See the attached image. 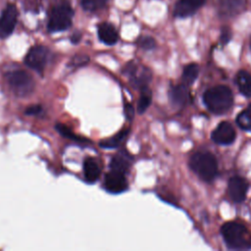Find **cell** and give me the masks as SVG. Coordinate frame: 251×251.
Listing matches in <instances>:
<instances>
[{
    "label": "cell",
    "mask_w": 251,
    "mask_h": 251,
    "mask_svg": "<svg viewBox=\"0 0 251 251\" xmlns=\"http://www.w3.org/2000/svg\"><path fill=\"white\" fill-rule=\"evenodd\" d=\"M203 101L210 112L214 114H224L231 107L233 96L227 86L217 85L205 91Z\"/></svg>",
    "instance_id": "6da1fadb"
},
{
    "label": "cell",
    "mask_w": 251,
    "mask_h": 251,
    "mask_svg": "<svg viewBox=\"0 0 251 251\" xmlns=\"http://www.w3.org/2000/svg\"><path fill=\"white\" fill-rule=\"evenodd\" d=\"M75 11L69 2L55 3L49 10L47 29L49 32H61L71 27Z\"/></svg>",
    "instance_id": "7a4b0ae2"
},
{
    "label": "cell",
    "mask_w": 251,
    "mask_h": 251,
    "mask_svg": "<svg viewBox=\"0 0 251 251\" xmlns=\"http://www.w3.org/2000/svg\"><path fill=\"white\" fill-rule=\"evenodd\" d=\"M191 170L204 181H212L218 174V163L214 155L208 152H198L189 160Z\"/></svg>",
    "instance_id": "3957f363"
},
{
    "label": "cell",
    "mask_w": 251,
    "mask_h": 251,
    "mask_svg": "<svg viewBox=\"0 0 251 251\" xmlns=\"http://www.w3.org/2000/svg\"><path fill=\"white\" fill-rule=\"evenodd\" d=\"M221 233L224 240L230 248L241 249L250 245L248 231L241 224L235 222L226 223L221 228Z\"/></svg>",
    "instance_id": "277c9868"
},
{
    "label": "cell",
    "mask_w": 251,
    "mask_h": 251,
    "mask_svg": "<svg viewBox=\"0 0 251 251\" xmlns=\"http://www.w3.org/2000/svg\"><path fill=\"white\" fill-rule=\"evenodd\" d=\"M9 86L19 96H25L32 92L34 81L31 75L23 70H15L6 75Z\"/></svg>",
    "instance_id": "5b68a950"
},
{
    "label": "cell",
    "mask_w": 251,
    "mask_h": 251,
    "mask_svg": "<svg viewBox=\"0 0 251 251\" xmlns=\"http://www.w3.org/2000/svg\"><path fill=\"white\" fill-rule=\"evenodd\" d=\"M50 51L43 45H34L26 53L25 64L31 70L42 74L49 59Z\"/></svg>",
    "instance_id": "8992f818"
},
{
    "label": "cell",
    "mask_w": 251,
    "mask_h": 251,
    "mask_svg": "<svg viewBox=\"0 0 251 251\" xmlns=\"http://www.w3.org/2000/svg\"><path fill=\"white\" fill-rule=\"evenodd\" d=\"M18 8L14 3H8L0 16V38L10 36L17 25Z\"/></svg>",
    "instance_id": "52a82bcc"
},
{
    "label": "cell",
    "mask_w": 251,
    "mask_h": 251,
    "mask_svg": "<svg viewBox=\"0 0 251 251\" xmlns=\"http://www.w3.org/2000/svg\"><path fill=\"white\" fill-rule=\"evenodd\" d=\"M128 183L126 180V174L110 169L109 173L104 177V187L110 193H121L127 189Z\"/></svg>",
    "instance_id": "ba28073f"
},
{
    "label": "cell",
    "mask_w": 251,
    "mask_h": 251,
    "mask_svg": "<svg viewBox=\"0 0 251 251\" xmlns=\"http://www.w3.org/2000/svg\"><path fill=\"white\" fill-rule=\"evenodd\" d=\"M236 137L233 126L227 122H222L212 132V139L214 142L222 145L231 144Z\"/></svg>",
    "instance_id": "9c48e42d"
},
{
    "label": "cell",
    "mask_w": 251,
    "mask_h": 251,
    "mask_svg": "<svg viewBox=\"0 0 251 251\" xmlns=\"http://www.w3.org/2000/svg\"><path fill=\"white\" fill-rule=\"evenodd\" d=\"M228 194L230 198L237 203L242 202L248 190V183L247 181L240 177V176H232L228 181Z\"/></svg>",
    "instance_id": "30bf717a"
},
{
    "label": "cell",
    "mask_w": 251,
    "mask_h": 251,
    "mask_svg": "<svg viewBox=\"0 0 251 251\" xmlns=\"http://www.w3.org/2000/svg\"><path fill=\"white\" fill-rule=\"evenodd\" d=\"M246 0H219V13L226 18L237 16L244 11Z\"/></svg>",
    "instance_id": "8fae6325"
},
{
    "label": "cell",
    "mask_w": 251,
    "mask_h": 251,
    "mask_svg": "<svg viewBox=\"0 0 251 251\" xmlns=\"http://www.w3.org/2000/svg\"><path fill=\"white\" fill-rule=\"evenodd\" d=\"M97 35L99 40L106 45H114L119 39L116 27L108 22L100 23L97 25Z\"/></svg>",
    "instance_id": "7c38bea8"
},
{
    "label": "cell",
    "mask_w": 251,
    "mask_h": 251,
    "mask_svg": "<svg viewBox=\"0 0 251 251\" xmlns=\"http://www.w3.org/2000/svg\"><path fill=\"white\" fill-rule=\"evenodd\" d=\"M84 178L89 183H94L101 175V168L98 161L93 157H86L83 161Z\"/></svg>",
    "instance_id": "4fadbf2b"
},
{
    "label": "cell",
    "mask_w": 251,
    "mask_h": 251,
    "mask_svg": "<svg viewBox=\"0 0 251 251\" xmlns=\"http://www.w3.org/2000/svg\"><path fill=\"white\" fill-rule=\"evenodd\" d=\"M170 100L171 102L177 106V107H182L184 106L189 98V91L186 85L184 84H178L171 88L170 90Z\"/></svg>",
    "instance_id": "5bb4252c"
},
{
    "label": "cell",
    "mask_w": 251,
    "mask_h": 251,
    "mask_svg": "<svg viewBox=\"0 0 251 251\" xmlns=\"http://www.w3.org/2000/svg\"><path fill=\"white\" fill-rule=\"evenodd\" d=\"M130 167V157L126 151L117 153L110 162V169L127 174Z\"/></svg>",
    "instance_id": "9a60e30c"
},
{
    "label": "cell",
    "mask_w": 251,
    "mask_h": 251,
    "mask_svg": "<svg viewBox=\"0 0 251 251\" xmlns=\"http://www.w3.org/2000/svg\"><path fill=\"white\" fill-rule=\"evenodd\" d=\"M235 81L241 94L246 97H251V75L241 70L236 74Z\"/></svg>",
    "instance_id": "2e32d148"
},
{
    "label": "cell",
    "mask_w": 251,
    "mask_h": 251,
    "mask_svg": "<svg viewBox=\"0 0 251 251\" xmlns=\"http://www.w3.org/2000/svg\"><path fill=\"white\" fill-rule=\"evenodd\" d=\"M128 133H129V129L128 128H123L122 130H120L114 136L102 140L100 142V146L102 148H105V149L116 148V147L120 146L123 143V141L126 139V137L127 136Z\"/></svg>",
    "instance_id": "e0dca14e"
},
{
    "label": "cell",
    "mask_w": 251,
    "mask_h": 251,
    "mask_svg": "<svg viewBox=\"0 0 251 251\" xmlns=\"http://www.w3.org/2000/svg\"><path fill=\"white\" fill-rule=\"evenodd\" d=\"M196 8L190 5L189 3L183 1V0H178L174 8V15L175 17L177 18H186L191 15H193L196 12Z\"/></svg>",
    "instance_id": "ac0fdd59"
},
{
    "label": "cell",
    "mask_w": 251,
    "mask_h": 251,
    "mask_svg": "<svg viewBox=\"0 0 251 251\" xmlns=\"http://www.w3.org/2000/svg\"><path fill=\"white\" fill-rule=\"evenodd\" d=\"M151 101H152V94L150 89H148V87L146 86L141 89V95L137 103V112L139 114L144 113L147 110V108L150 106Z\"/></svg>",
    "instance_id": "d6986e66"
},
{
    "label": "cell",
    "mask_w": 251,
    "mask_h": 251,
    "mask_svg": "<svg viewBox=\"0 0 251 251\" xmlns=\"http://www.w3.org/2000/svg\"><path fill=\"white\" fill-rule=\"evenodd\" d=\"M57 131L63 135L64 137L68 138V139H72V140H75L76 142H89L88 139L86 138H83V137H80V136H77L69 126H67L66 125H63V124H56L55 126Z\"/></svg>",
    "instance_id": "ffe728a7"
},
{
    "label": "cell",
    "mask_w": 251,
    "mask_h": 251,
    "mask_svg": "<svg viewBox=\"0 0 251 251\" xmlns=\"http://www.w3.org/2000/svg\"><path fill=\"white\" fill-rule=\"evenodd\" d=\"M236 123L242 129H251V104L237 116Z\"/></svg>",
    "instance_id": "44dd1931"
},
{
    "label": "cell",
    "mask_w": 251,
    "mask_h": 251,
    "mask_svg": "<svg viewBox=\"0 0 251 251\" xmlns=\"http://www.w3.org/2000/svg\"><path fill=\"white\" fill-rule=\"evenodd\" d=\"M109 0H80L81 8L86 12H95L106 6Z\"/></svg>",
    "instance_id": "7402d4cb"
},
{
    "label": "cell",
    "mask_w": 251,
    "mask_h": 251,
    "mask_svg": "<svg viewBox=\"0 0 251 251\" xmlns=\"http://www.w3.org/2000/svg\"><path fill=\"white\" fill-rule=\"evenodd\" d=\"M198 73H199V70H198V66L196 64H189V65L185 66L183 69V73H182L183 80L187 84L194 82L198 76Z\"/></svg>",
    "instance_id": "603a6c76"
},
{
    "label": "cell",
    "mask_w": 251,
    "mask_h": 251,
    "mask_svg": "<svg viewBox=\"0 0 251 251\" xmlns=\"http://www.w3.org/2000/svg\"><path fill=\"white\" fill-rule=\"evenodd\" d=\"M137 45L138 47H140L143 50H152L155 48L156 46V41L153 37L149 36V35H145V36H140L137 39Z\"/></svg>",
    "instance_id": "cb8c5ba5"
},
{
    "label": "cell",
    "mask_w": 251,
    "mask_h": 251,
    "mask_svg": "<svg viewBox=\"0 0 251 251\" xmlns=\"http://www.w3.org/2000/svg\"><path fill=\"white\" fill-rule=\"evenodd\" d=\"M230 38H231V31H230V29L227 26L223 27L222 31H221V37H220L221 43L223 45H226V43L229 42Z\"/></svg>",
    "instance_id": "d4e9b609"
},
{
    "label": "cell",
    "mask_w": 251,
    "mask_h": 251,
    "mask_svg": "<svg viewBox=\"0 0 251 251\" xmlns=\"http://www.w3.org/2000/svg\"><path fill=\"white\" fill-rule=\"evenodd\" d=\"M88 57H86V56H84V55H82V56H78V55H76V56H75L73 59H72V61H71V65H73L74 67H76V66H81V65H84V64H86L87 62H88Z\"/></svg>",
    "instance_id": "484cf974"
},
{
    "label": "cell",
    "mask_w": 251,
    "mask_h": 251,
    "mask_svg": "<svg viewBox=\"0 0 251 251\" xmlns=\"http://www.w3.org/2000/svg\"><path fill=\"white\" fill-rule=\"evenodd\" d=\"M42 112V107L40 105H31L25 109V114L29 116H35Z\"/></svg>",
    "instance_id": "4316f807"
},
{
    "label": "cell",
    "mask_w": 251,
    "mask_h": 251,
    "mask_svg": "<svg viewBox=\"0 0 251 251\" xmlns=\"http://www.w3.org/2000/svg\"><path fill=\"white\" fill-rule=\"evenodd\" d=\"M124 110H125V115L126 117V119L128 121H131L133 116H134V110H133V107L128 104V103H126L125 104V107H124Z\"/></svg>",
    "instance_id": "83f0119b"
},
{
    "label": "cell",
    "mask_w": 251,
    "mask_h": 251,
    "mask_svg": "<svg viewBox=\"0 0 251 251\" xmlns=\"http://www.w3.org/2000/svg\"><path fill=\"white\" fill-rule=\"evenodd\" d=\"M183 1L189 3L190 5H192V6L195 7L196 9H198L199 7H201V6L205 3L206 0H183Z\"/></svg>",
    "instance_id": "f1b7e54d"
},
{
    "label": "cell",
    "mask_w": 251,
    "mask_h": 251,
    "mask_svg": "<svg viewBox=\"0 0 251 251\" xmlns=\"http://www.w3.org/2000/svg\"><path fill=\"white\" fill-rule=\"evenodd\" d=\"M80 39H81V34H80L79 32H75V33L72 35V37H71V41H72V43H74V44H76L77 42H79Z\"/></svg>",
    "instance_id": "f546056e"
},
{
    "label": "cell",
    "mask_w": 251,
    "mask_h": 251,
    "mask_svg": "<svg viewBox=\"0 0 251 251\" xmlns=\"http://www.w3.org/2000/svg\"><path fill=\"white\" fill-rule=\"evenodd\" d=\"M56 3H60V2H67V0H56Z\"/></svg>",
    "instance_id": "4dcf8cb0"
},
{
    "label": "cell",
    "mask_w": 251,
    "mask_h": 251,
    "mask_svg": "<svg viewBox=\"0 0 251 251\" xmlns=\"http://www.w3.org/2000/svg\"><path fill=\"white\" fill-rule=\"evenodd\" d=\"M250 49H251V41H250Z\"/></svg>",
    "instance_id": "1f68e13d"
}]
</instances>
